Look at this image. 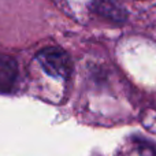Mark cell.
I'll return each instance as SVG.
<instances>
[{"instance_id": "2", "label": "cell", "mask_w": 156, "mask_h": 156, "mask_svg": "<svg viewBox=\"0 0 156 156\" xmlns=\"http://www.w3.org/2000/svg\"><path fill=\"white\" fill-rule=\"evenodd\" d=\"M18 77V65L8 55L0 54V92L7 93L15 85Z\"/></svg>"}, {"instance_id": "1", "label": "cell", "mask_w": 156, "mask_h": 156, "mask_svg": "<svg viewBox=\"0 0 156 156\" xmlns=\"http://www.w3.org/2000/svg\"><path fill=\"white\" fill-rule=\"evenodd\" d=\"M37 62L47 74L56 78H69L73 73V62L67 52L58 47H47L37 54Z\"/></svg>"}]
</instances>
